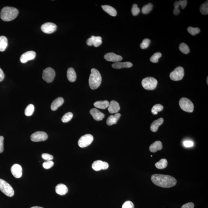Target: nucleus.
<instances>
[{
	"mask_svg": "<svg viewBox=\"0 0 208 208\" xmlns=\"http://www.w3.org/2000/svg\"><path fill=\"white\" fill-rule=\"evenodd\" d=\"M151 180L155 185L162 188H170L176 185L177 181L172 176L155 174L151 176Z\"/></svg>",
	"mask_w": 208,
	"mask_h": 208,
	"instance_id": "nucleus-1",
	"label": "nucleus"
},
{
	"mask_svg": "<svg viewBox=\"0 0 208 208\" xmlns=\"http://www.w3.org/2000/svg\"><path fill=\"white\" fill-rule=\"evenodd\" d=\"M19 11L15 8L6 7L3 8L1 12V18L4 21H10L16 19L19 14Z\"/></svg>",
	"mask_w": 208,
	"mask_h": 208,
	"instance_id": "nucleus-2",
	"label": "nucleus"
},
{
	"mask_svg": "<svg viewBox=\"0 0 208 208\" xmlns=\"http://www.w3.org/2000/svg\"><path fill=\"white\" fill-rule=\"evenodd\" d=\"M101 81L102 78L99 71L95 68L91 69L89 79L90 88L92 89H98L100 85Z\"/></svg>",
	"mask_w": 208,
	"mask_h": 208,
	"instance_id": "nucleus-3",
	"label": "nucleus"
},
{
	"mask_svg": "<svg viewBox=\"0 0 208 208\" xmlns=\"http://www.w3.org/2000/svg\"><path fill=\"white\" fill-rule=\"evenodd\" d=\"M157 84V80L153 77L146 78L141 81V84L143 87L145 89L148 90H152L155 89Z\"/></svg>",
	"mask_w": 208,
	"mask_h": 208,
	"instance_id": "nucleus-4",
	"label": "nucleus"
},
{
	"mask_svg": "<svg viewBox=\"0 0 208 208\" xmlns=\"http://www.w3.org/2000/svg\"><path fill=\"white\" fill-rule=\"evenodd\" d=\"M0 190L8 197H12L14 195V191L12 186L2 179H0Z\"/></svg>",
	"mask_w": 208,
	"mask_h": 208,
	"instance_id": "nucleus-5",
	"label": "nucleus"
},
{
	"mask_svg": "<svg viewBox=\"0 0 208 208\" xmlns=\"http://www.w3.org/2000/svg\"><path fill=\"white\" fill-rule=\"evenodd\" d=\"M179 104L183 111L188 113H192L194 111V105L192 101L187 98H182L180 100Z\"/></svg>",
	"mask_w": 208,
	"mask_h": 208,
	"instance_id": "nucleus-6",
	"label": "nucleus"
},
{
	"mask_svg": "<svg viewBox=\"0 0 208 208\" xmlns=\"http://www.w3.org/2000/svg\"><path fill=\"white\" fill-rule=\"evenodd\" d=\"M55 76V71L52 68H48L43 71V79L48 83L52 82L54 80Z\"/></svg>",
	"mask_w": 208,
	"mask_h": 208,
	"instance_id": "nucleus-7",
	"label": "nucleus"
},
{
	"mask_svg": "<svg viewBox=\"0 0 208 208\" xmlns=\"http://www.w3.org/2000/svg\"><path fill=\"white\" fill-rule=\"evenodd\" d=\"M184 75V69L181 66H179L170 73V77L173 81H178L182 79Z\"/></svg>",
	"mask_w": 208,
	"mask_h": 208,
	"instance_id": "nucleus-8",
	"label": "nucleus"
},
{
	"mask_svg": "<svg viewBox=\"0 0 208 208\" xmlns=\"http://www.w3.org/2000/svg\"><path fill=\"white\" fill-rule=\"evenodd\" d=\"M94 138L91 134H86L81 136L78 141V145L81 148L87 147L92 143Z\"/></svg>",
	"mask_w": 208,
	"mask_h": 208,
	"instance_id": "nucleus-9",
	"label": "nucleus"
},
{
	"mask_svg": "<svg viewBox=\"0 0 208 208\" xmlns=\"http://www.w3.org/2000/svg\"><path fill=\"white\" fill-rule=\"evenodd\" d=\"M48 135L44 131H37L33 134L31 136V139L34 142H39L44 141L48 139Z\"/></svg>",
	"mask_w": 208,
	"mask_h": 208,
	"instance_id": "nucleus-10",
	"label": "nucleus"
},
{
	"mask_svg": "<svg viewBox=\"0 0 208 208\" xmlns=\"http://www.w3.org/2000/svg\"><path fill=\"white\" fill-rule=\"evenodd\" d=\"M57 26L52 23H44L41 27V30L46 34H51L56 30Z\"/></svg>",
	"mask_w": 208,
	"mask_h": 208,
	"instance_id": "nucleus-11",
	"label": "nucleus"
},
{
	"mask_svg": "<svg viewBox=\"0 0 208 208\" xmlns=\"http://www.w3.org/2000/svg\"><path fill=\"white\" fill-rule=\"evenodd\" d=\"M102 38L100 36H92L86 41V44L88 46L94 45L95 47H99L102 44Z\"/></svg>",
	"mask_w": 208,
	"mask_h": 208,
	"instance_id": "nucleus-12",
	"label": "nucleus"
},
{
	"mask_svg": "<svg viewBox=\"0 0 208 208\" xmlns=\"http://www.w3.org/2000/svg\"><path fill=\"white\" fill-rule=\"evenodd\" d=\"M104 58L107 61L115 63L120 62L123 59L122 56L118 55L114 53H107L105 54Z\"/></svg>",
	"mask_w": 208,
	"mask_h": 208,
	"instance_id": "nucleus-13",
	"label": "nucleus"
},
{
	"mask_svg": "<svg viewBox=\"0 0 208 208\" xmlns=\"http://www.w3.org/2000/svg\"><path fill=\"white\" fill-rule=\"evenodd\" d=\"M36 56V53L34 51H29L22 55L20 59L21 63H24L28 61L34 59Z\"/></svg>",
	"mask_w": 208,
	"mask_h": 208,
	"instance_id": "nucleus-14",
	"label": "nucleus"
},
{
	"mask_svg": "<svg viewBox=\"0 0 208 208\" xmlns=\"http://www.w3.org/2000/svg\"><path fill=\"white\" fill-rule=\"evenodd\" d=\"M11 172L13 175L16 178H19L22 175V168L19 164H15L11 168Z\"/></svg>",
	"mask_w": 208,
	"mask_h": 208,
	"instance_id": "nucleus-15",
	"label": "nucleus"
},
{
	"mask_svg": "<svg viewBox=\"0 0 208 208\" xmlns=\"http://www.w3.org/2000/svg\"><path fill=\"white\" fill-rule=\"evenodd\" d=\"M108 110L111 114H115L119 112L120 109L119 103L114 100L111 101L109 103Z\"/></svg>",
	"mask_w": 208,
	"mask_h": 208,
	"instance_id": "nucleus-16",
	"label": "nucleus"
},
{
	"mask_svg": "<svg viewBox=\"0 0 208 208\" xmlns=\"http://www.w3.org/2000/svg\"><path fill=\"white\" fill-rule=\"evenodd\" d=\"M90 114L96 121L102 120L104 117V114L96 109H93L90 110Z\"/></svg>",
	"mask_w": 208,
	"mask_h": 208,
	"instance_id": "nucleus-17",
	"label": "nucleus"
},
{
	"mask_svg": "<svg viewBox=\"0 0 208 208\" xmlns=\"http://www.w3.org/2000/svg\"><path fill=\"white\" fill-rule=\"evenodd\" d=\"M121 115L119 113H116L114 115H110L108 118L106 120V124L108 125L111 126L116 124L121 117Z\"/></svg>",
	"mask_w": 208,
	"mask_h": 208,
	"instance_id": "nucleus-18",
	"label": "nucleus"
},
{
	"mask_svg": "<svg viewBox=\"0 0 208 208\" xmlns=\"http://www.w3.org/2000/svg\"><path fill=\"white\" fill-rule=\"evenodd\" d=\"M132 63L129 62H117L112 65V67L114 69H120L124 68H129L132 67Z\"/></svg>",
	"mask_w": 208,
	"mask_h": 208,
	"instance_id": "nucleus-19",
	"label": "nucleus"
},
{
	"mask_svg": "<svg viewBox=\"0 0 208 208\" xmlns=\"http://www.w3.org/2000/svg\"><path fill=\"white\" fill-rule=\"evenodd\" d=\"M64 102V100L61 97L58 98L53 101L51 104V109L53 111H56L58 108L60 107Z\"/></svg>",
	"mask_w": 208,
	"mask_h": 208,
	"instance_id": "nucleus-20",
	"label": "nucleus"
},
{
	"mask_svg": "<svg viewBox=\"0 0 208 208\" xmlns=\"http://www.w3.org/2000/svg\"><path fill=\"white\" fill-rule=\"evenodd\" d=\"M162 148V143L160 141H156L150 146L149 150L151 152L155 153L158 151L161 150Z\"/></svg>",
	"mask_w": 208,
	"mask_h": 208,
	"instance_id": "nucleus-21",
	"label": "nucleus"
},
{
	"mask_svg": "<svg viewBox=\"0 0 208 208\" xmlns=\"http://www.w3.org/2000/svg\"><path fill=\"white\" fill-rule=\"evenodd\" d=\"M164 122V120L163 118H160V119L154 121L151 125V130L152 132H156V131H157L159 126H161Z\"/></svg>",
	"mask_w": 208,
	"mask_h": 208,
	"instance_id": "nucleus-22",
	"label": "nucleus"
},
{
	"mask_svg": "<svg viewBox=\"0 0 208 208\" xmlns=\"http://www.w3.org/2000/svg\"><path fill=\"white\" fill-rule=\"evenodd\" d=\"M55 189L56 193L61 195H64L67 194L68 192L67 187L63 184H58L56 186Z\"/></svg>",
	"mask_w": 208,
	"mask_h": 208,
	"instance_id": "nucleus-23",
	"label": "nucleus"
},
{
	"mask_svg": "<svg viewBox=\"0 0 208 208\" xmlns=\"http://www.w3.org/2000/svg\"><path fill=\"white\" fill-rule=\"evenodd\" d=\"M67 76L68 80L70 82H74L76 80L77 76L75 71L73 68H69L68 69Z\"/></svg>",
	"mask_w": 208,
	"mask_h": 208,
	"instance_id": "nucleus-24",
	"label": "nucleus"
},
{
	"mask_svg": "<svg viewBox=\"0 0 208 208\" xmlns=\"http://www.w3.org/2000/svg\"><path fill=\"white\" fill-rule=\"evenodd\" d=\"M101 7H102L103 10L109 14V15L114 17L117 15V11L112 7L109 5L102 6Z\"/></svg>",
	"mask_w": 208,
	"mask_h": 208,
	"instance_id": "nucleus-25",
	"label": "nucleus"
},
{
	"mask_svg": "<svg viewBox=\"0 0 208 208\" xmlns=\"http://www.w3.org/2000/svg\"><path fill=\"white\" fill-rule=\"evenodd\" d=\"M109 101L107 100L100 101L95 102L94 105L95 107L98 108V109H104L109 107Z\"/></svg>",
	"mask_w": 208,
	"mask_h": 208,
	"instance_id": "nucleus-26",
	"label": "nucleus"
},
{
	"mask_svg": "<svg viewBox=\"0 0 208 208\" xmlns=\"http://www.w3.org/2000/svg\"><path fill=\"white\" fill-rule=\"evenodd\" d=\"M8 46V40L6 37L0 36V51L3 52L5 50Z\"/></svg>",
	"mask_w": 208,
	"mask_h": 208,
	"instance_id": "nucleus-27",
	"label": "nucleus"
},
{
	"mask_svg": "<svg viewBox=\"0 0 208 208\" xmlns=\"http://www.w3.org/2000/svg\"><path fill=\"white\" fill-rule=\"evenodd\" d=\"M167 165L168 161L166 159H161L155 164L156 168L159 169H165L167 167Z\"/></svg>",
	"mask_w": 208,
	"mask_h": 208,
	"instance_id": "nucleus-28",
	"label": "nucleus"
},
{
	"mask_svg": "<svg viewBox=\"0 0 208 208\" xmlns=\"http://www.w3.org/2000/svg\"><path fill=\"white\" fill-rule=\"evenodd\" d=\"M103 161L98 160L94 161L92 165L93 169L95 171H99L102 170Z\"/></svg>",
	"mask_w": 208,
	"mask_h": 208,
	"instance_id": "nucleus-29",
	"label": "nucleus"
},
{
	"mask_svg": "<svg viewBox=\"0 0 208 208\" xmlns=\"http://www.w3.org/2000/svg\"><path fill=\"white\" fill-rule=\"evenodd\" d=\"M179 49L181 52L184 54H187L190 52V49L189 46L185 43H183L180 45Z\"/></svg>",
	"mask_w": 208,
	"mask_h": 208,
	"instance_id": "nucleus-30",
	"label": "nucleus"
},
{
	"mask_svg": "<svg viewBox=\"0 0 208 208\" xmlns=\"http://www.w3.org/2000/svg\"><path fill=\"white\" fill-rule=\"evenodd\" d=\"M164 109V106L160 104H156L153 106L151 109V113L153 114L156 115L159 112L162 111Z\"/></svg>",
	"mask_w": 208,
	"mask_h": 208,
	"instance_id": "nucleus-31",
	"label": "nucleus"
},
{
	"mask_svg": "<svg viewBox=\"0 0 208 208\" xmlns=\"http://www.w3.org/2000/svg\"><path fill=\"white\" fill-rule=\"evenodd\" d=\"M153 7V4L151 3H149V4L145 5L143 6L142 8V13L143 14H149L150 13L152 10Z\"/></svg>",
	"mask_w": 208,
	"mask_h": 208,
	"instance_id": "nucleus-32",
	"label": "nucleus"
},
{
	"mask_svg": "<svg viewBox=\"0 0 208 208\" xmlns=\"http://www.w3.org/2000/svg\"><path fill=\"white\" fill-rule=\"evenodd\" d=\"M187 4V0L184 1H175L174 3V6L175 8L179 9V6H181L182 9H184L186 7Z\"/></svg>",
	"mask_w": 208,
	"mask_h": 208,
	"instance_id": "nucleus-33",
	"label": "nucleus"
},
{
	"mask_svg": "<svg viewBox=\"0 0 208 208\" xmlns=\"http://www.w3.org/2000/svg\"><path fill=\"white\" fill-rule=\"evenodd\" d=\"M200 12L203 15H207L208 14V1L203 3L200 6Z\"/></svg>",
	"mask_w": 208,
	"mask_h": 208,
	"instance_id": "nucleus-34",
	"label": "nucleus"
},
{
	"mask_svg": "<svg viewBox=\"0 0 208 208\" xmlns=\"http://www.w3.org/2000/svg\"><path fill=\"white\" fill-rule=\"evenodd\" d=\"M34 106L32 104H30L26 107L25 110V114L27 116H31L34 113Z\"/></svg>",
	"mask_w": 208,
	"mask_h": 208,
	"instance_id": "nucleus-35",
	"label": "nucleus"
},
{
	"mask_svg": "<svg viewBox=\"0 0 208 208\" xmlns=\"http://www.w3.org/2000/svg\"><path fill=\"white\" fill-rule=\"evenodd\" d=\"M73 117V114L72 113L68 112L66 113L63 116L61 120L63 123H67L70 121Z\"/></svg>",
	"mask_w": 208,
	"mask_h": 208,
	"instance_id": "nucleus-36",
	"label": "nucleus"
},
{
	"mask_svg": "<svg viewBox=\"0 0 208 208\" xmlns=\"http://www.w3.org/2000/svg\"><path fill=\"white\" fill-rule=\"evenodd\" d=\"M187 31L192 35L195 36V35L199 34L200 32V30L198 28H193L192 27H189L188 28Z\"/></svg>",
	"mask_w": 208,
	"mask_h": 208,
	"instance_id": "nucleus-37",
	"label": "nucleus"
},
{
	"mask_svg": "<svg viewBox=\"0 0 208 208\" xmlns=\"http://www.w3.org/2000/svg\"><path fill=\"white\" fill-rule=\"evenodd\" d=\"M161 56V54L160 53H156L151 56L150 59V61L151 62L153 63H157L159 62V58H160Z\"/></svg>",
	"mask_w": 208,
	"mask_h": 208,
	"instance_id": "nucleus-38",
	"label": "nucleus"
},
{
	"mask_svg": "<svg viewBox=\"0 0 208 208\" xmlns=\"http://www.w3.org/2000/svg\"><path fill=\"white\" fill-rule=\"evenodd\" d=\"M150 40L149 39H145L140 44V48L142 49H145L149 47L150 43Z\"/></svg>",
	"mask_w": 208,
	"mask_h": 208,
	"instance_id": "nucleus-39",
	"label": "nucleus"
},
{
	"mask_svg": "<svg viewBox=\"0 0 208 208\" xmlns=\"http://www.w3.org/2000/svg\"><path fill=\"white\" fill-rule=\"evenodd\" d=\"M140 9L138 7L137 4H134L133 5L132 9H131V13H132L133 16H137L140 12Z\"/></svg>",
	"mask_w": 208,
	"mask_h": 208,
	"instance_id": "nucleus-40",
	"label": "nucleus"
},
{
	"mask_svg": "<svg viewBox=\"0 0 208 208\" xmlns=\"http://www.w3.org/2000/svg\"><path fill=\"white\" fill-rule=\"evenodd\" d=\"M54 163L51 160L47 161L43 163V166L45 169H49L52 167L54 165Z\"/></svg>",
	"mask_w": 208,
	"mask_h": 208,
	"instance_id": "nucleus-41",
	"label": "nucleus"
},
{
	"mask_svg": "<svg viewBox=\"0 0 208 208\" xmlns=\"http://www.w3.org/2000/svg\"><path fill=\"white\" fill-rule=\"evenodd\" d=\"M122 208H134V206L132 202L127 201L123 205Z\"/></svg>",
	"mask_w": 208,
	"mask_h": 208,
	"instance_id": "nucleus-42",
	"label": "nucleus"
},
{
	"mask_svg": "<svg viewBox=\"0 0 208 208\" xmlns=\"http://www.w3.org/2000/svg\"><path fill=\"white\" fill-rule=\"evenodd\" d=\"M42 157L46 161L51 160L53 159V156L48 154H43L42 155Z\"/></svg>",
	"mask_w": 208,
	"mask_h": 208,
	"instance_id": "nucleus-43",
	"label": "nucleus"
},
{
	"mask_svg": "<svg viewBox=\"0 0 208 208\" xmlns=\"http://www.w3.org/2000/svg\"><path fill=\"white\" fill-rule=\"evenodd\" d=\"M4 137L0 136V153H2L4 151Z\"/></svg>",
	"mask_w": 208,
	"mask_h": 208,
	"instance_id": "nucleus-44",
	"label": "nucleus"
},
{
	"mask_svg": "<svg viewBox=\"0 0 208 208\" xmlns=\"http://www.w3.org/2000/svg\"><path fill=\"white\" fill-rule=\"evenodd\" d=\"M194 204L192 202L186 203L182 206L181 208H194Z\"/></svg>",
	"mask_w": 208,
	"mask_h": 208,
	"instance_id": "nucleus-45",
	"label": "nucleus"
},
{
	"mask_svg": "<svg viewBox=\"0 0 208 208\" xmlns=\"http://www.w3.org/2000/svg\"><path fill=\"white\" fill-rule=\"evenodd\" d=\"M184 145L186 147H190L194 145V143L190 141H186L184 142Z\"/></svg>",
	"mask_w": 208,
	"mask_h": 208,
	"instance_id": "nucleus-46",
	"label": "nucleus"
},
{
	"mask_svg": "<svg viewBox=\"0 0 208 208\" xmlns=\"http://www.w3.org/2000/svg\"><path fill=\"white\" fill-rule=\"evenodd\" d=\"M5 77L4 74L2 69L0 68V82L4 80Z\"/></svg>",
	"mask_w": 208,
	"mask_h": 208,
	"instance_id": "nucleus-47",
	"label": "nucleus"
},
{
	"mask_svg": "<svg viewBox=\"0 0 208 208\" xmlns=\"http://www.w3.org/2000/svg\"><path fill=\"white\" fill-rule=\"evenodd\" d=\"M109 167V164H108V163L106 162H105V161H103L102 166V170L107 169Z\"/></svg>",
	"mask_w": 208,
	"mask_h": 208,
	"instance_id": "nucleus-48",
	"label": "nucleus"
},
{
	"mask_svg": "<svg viewBox=\"0 0 208 208\" xmlns=\"http://www.w3.org/2000/svg\"><path fill=\"white\" fill-rule=\"evenodd\" d=\"M180 11L178 8H175L174 11H173V13H174L175 15H178L180 14Z\"/></svg>",
	"mask_w": 208,
	"mask_h": 208,
	"instance_id": "nucleus-49",
	"label": "nucleus"
},
{
	"mask_svg": "<svg viewBox=\"0 0 208 208\" xmlns=\"http://www.w3.org/2000/svg\"><path fill=\"white\" fill-rule=\"evenodd\" d=\"M31 208H44L40 207H38V206H34V207H31Z\"/></svg>",
	"mask_w": 208,
	"mask_h": 208,
	"instance_id": "nucleus-50",
	"label": "nucleus"
},
{
	"mask_svg": "<svg viewBox=\"0 0 208 208\" xmlns=\"http://www.w3.org/2000/svg\"><path fill=\"white\" fill-rule=\"evenodd\" d=\"M208 77H207V84H208Z\"/></svg>",
	"mask_w": 208,
	"mask_h": 208,
	"instance_id": "nucleus-51",
	"label": "nucleus"
}]
</instances>
